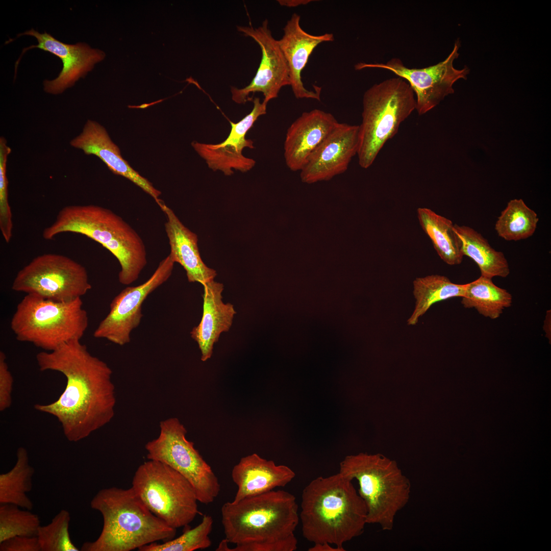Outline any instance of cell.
<instances>
[{"label":"cell","mask_w":551,"mask_h":551,"mask_svg":"<svg viewBox=\"0 0 551 551\" xmlns=\"http://www.w3.org/2000/svg\"><path fill=\"white\" fill-rule=\"evenodd\" d=\"M338 472L358 482L367 524L392 530L397 514L407 505L411 493L410 481L396 462L380 454L360 453L346 456Z\"/></svg>","instance_id":"8992f818"},{"label":"cell","mask_w":551,"mask_h":551,"mask_svg":"<svg viewBox=\"0 0 551 551\" xmlns=\"http://www.w3.org/2000/svg\"><path fill=\"white\" fill-rule=\"evenodd\" d=\"M238 32L254 39L261 49L262 58L257 72L251 82L246 87L238 88L232 87V100L239 104L250 101L249 95L256 92H262L263 102L267 104L277 98L281 89L290 85L289 73L285 58L278 40L272 36L265 19L258 28L250 24L247 26H237Z\"/></svg>","instance_id":"5bb4252c"},{"label":"cell","mask_w":551,"mask_h":551,"mask_svg":"<svg viewBox=\"0 0 551 551\" xmlns=\"http://www.w3.org/2000/svg\"><path fill=\"white\" fill-rule=\"evenodd\" d=\"M11 152L8 146L6 139L0 137V230L6 242L11 240L12 236L13 222L12 212L8 202L7 177V161Z\"/></svg>","instance_id":"d6a6232c"},{"label":"cell","mask_w":551,"mask_h":551,"mask_svg":"<svg viewBox=\"0 0 551 551\" xmlns=\"http://www.w3.org/2000/svg\"><path fill=\"white\" fill-rule=\"evenodd\" d=\"M300 18L296 13L292 15L284 27V34L278 42L288 65L290 86L294 96L297 99L320 101L321 88L315 86L314 91L306 89L301 73L316 46L324 42L334 41V37L332 33L314 35L307 33L300 27Z\"/></svg>","instance_id":"d6986e66"},{"label":"cell","mask_w":551,"mask_h":551,"mask_svg":"<svg viewBox=\"0 0 551 551\" xmlns=\"http://www.w3.org/2000/svg\"><path fill=\"white\" fill-rule=\"evenodd\" d=\"M90 506L101 513L103 528L98 538L84 542L80 550L130 551L176 536L177 529L154 514L132 487L102 489Z\"/></svg>","instance_id":"277c9868"},{"label":"cell","mask_w":551,"mask_h":551,"mask_svg":"<svg viewBox=\"0 0 551 551\" xmlns=\"http://www.w3.org/2000/svg\"><path fill=\"white\" fill-rule=\"evenodd\" d=\"M459 39L446 58L436 64L421 68H409L399 58H394L385 63H359L355 68H378L388 70L406 81L413 90L416 98V110L423 115L435 108L444 97L454 92V84L460 79L466 80L469 69H457L454 62L459 56Z\"/></svg>","instance_id":"7c38bea8"},{"label":"cell","mask_w":551,"mask_h":551,"mask_svg":"<svg viewBox=\"0 0 551 551\" xmlns=\"http://www.w3.org/2000/svg\"><path fill=\"white\" fill-rule=\"evenodd\" d=\"M88 323L81 298L55 301L26 294L16 307L10 328L17 340L51 352L81 340Z\"/></svg>","instance_id":"52a82bcc"},{"label":"cell","mask_w":551,"mask_h":551,"mask_svg":"<svg viewBox=\"0 0 551 551\" xmlns=\"http://www.w3.org/2000/svg\"><path fill=\"white\" fill-rule=\"evenodd\" d=\"M466 286V284H455L447 277L438 274L416 278L413 281L415 307L408 320V324H416L433 304L453 297H462Z\"/></svg>","instance_id":"83f0119b"},{"label":"cell","mask_w":551,"mask_h":551,"mask_svg":"<svg viewBox=\"0 0 551 551\" xmlns=\"http://www.w3.org/2000/svg\"><path fill=\"white\" fill-rule=\"evenodd\" d=\"M0 551H41L37 536H18L0 543Z\"/></svg>","instance_id":"e575fe53"},{"label":"cell","mask_w":551,"mask_h":551,"mask_svg":"<svg viewBox=\"0 0 551 551\" xmlns=\"http://www.w3.org/2000/svg\"><path fill=\"white\" fill-rule=\"evenodd\" d=\"M159 436L145 445L148 460L170 466L192 485L198 501L205 505L218 495L220 485L211 467L188 441L187 430L179 420L171 417L160 422Z\"/></svg>","instance_id":"30bf717a"},{"label":"cell","mask_w":551,"mask_h":551,"mask_svg":"<svg viewBox=\"0 0 551 551\" xmlns=\"http://www.w3.org/2000/svg\"><path fill=\"white\" fill-rule=\"evenodd\" d=\"M308 551H345L344 547H338L327 542L314 543Z\"/></svg>","instance_id":"d590c367"},{"label":"cell","mask_w":551,"mask_h":551,"mask_svg":"<svg viewBox=\"0 0 551 551\" xmlns=\"http://www.w3.org/2000/svg\"><path fill=\"white\" fill-rule=\"evenodd\" d=\"M65 232L85 235L109 251L119 263L118 280L123 285L136 281L147 264L146 247L140 236L109 209L93 205L64 207L54 222L44 229L42 236L50 240Z\"/></svg>","instance_id":"5b68a950"},{"label":"cell","mask_w":551,"mask_h":551,"mask_svg":"<svg viewBox=\"0 0 551 551\" xmlns=\"http://www.w3.org/2000/svg\"><path fill=\"white\" fill-rule=\"evenodd\" d=\"M39 516L18 506L0 504V543L18 536H36L40 526Z\"/></svg>","instance_id":"4dcf8cb0"},{"label":"cell","mask_w":551,"mask_h":551,"mask_svg":"<svg viewBox=\"0 0 551 551\" xmlns=\"http://www.w3.org/2000/svg\"><path fill=\"white\" fill-rule=\"evenodd\" d=\"M132 485L148 509L173 528L188 525L199 513L192 485L162 462L149 460L141 464Z\"/></svg>","instance_id":"9c48e42d"},{"label":"cell","mask_w":551,"mask_h":551,"mask_svg":"<svg viewBox=\"0 0 551 551\" xmlns=\"http://www.w3.org/2000/svg\"><path fill=\"white\" fill-rule=\"evenodd\" d=\"M550 312H549V314H548V313L546 314V317H545V321H544V331L546 332V334L547 335H548L547 337L548 338H549V335L550 336V334L549 333V323H550Z\"/></svg>","instance_id":"74e56055"},{"label":"cell","mask_w":551,"mask_h":551,"mask_svg":"<svg viewBox=\"0 0 551 551\" xmlns=\"http://www.w3.org/2000/svg\"><path fill=\"white\" fill-rule=\"evenodd\" d=\"M252 100L254 106L249 114L236 123L230 121V132L224 141L217 144L192 142L194 150L213 170L231 176L233 169L245 172L255 166L256 161L244 156L242 151L245 147L254 148L253 140L246 139L245 136L258 117L266 114L267 104L260 102L258 97Z\"/></svg>","instance_id":"9a60e30c"},{"label":"cell","mask_w":551,"mask_h":551,"mask_svg":"<svg viewBox=\"0 0 551 551\" xmlns=\"http://www.w3.org/2000/svg\"><path fill=\"white\" fill-rule=\"evenodd\" d=\"M539 218L522 199L510 200L501 212L495 224L499 237L507 241H518L532 236L536 231Z\"/></svg>","instance_id":"f1b7e54d"},{"label":"cell","mask_w":551,"mask_h":551,"mask_svg":"<svg viewBox=\"0 0 551 551\" xmlns=\"http://www.w3.org/2000/svg\"><path fill=\"white\" fill-rule=\"evenodd\" d=\"M39 369L62 373L64 390L54 402L36 404L35 410L55 417L70 442H78L108 424L115 414V388L112 371L75 340L36 355Z\"/></svg>","instance_id":"6da1fadb"},{"label":"cell","mask_w":551,"mask_h":551,"mask_svg":"<svg viewBox=\"0 0 551 551\" xmlns=\"http://www.w3.org/2000/svg\"><path fill=\"white\" fill-rule=\"evenodd\" d=\"M417 212L420 225L440 258L448 265L461 264L464 256L453 222L427 208H419Z\"/></svg>","instance_id":"d4e9b609"},{"label":"cell","mask_w":551,"mask_h":551,"mask_svg":"<svg viewBox=\"0 0 551 551\" xmlns=\"http://www.w3.org/2000/svg\"><path fill=\"white\" fill-rule=\"evenodd\" d=\"M298 508L294 495L283 490L223 504L224 539L235 545L228 546L226 551H295Z\"/></svg>","instance_id":"7a4b0ae2"},{"label":"cell","mask_w":551,"mask_h":551,"mask_svg":"<svg viewBox=\"0 0 551 551\" xmlns=\"http://www.w3.org/2000/svg\"><path fill=\"white\" fill-rule=\"evenodd\" d=\"M91 287L84 266L54 253L35 257L17 272L12 285L15 291L55 301L81 298Z\"/></svg>","instance_id":"8fae6325"},{"label":"cell","mask_w":551,"mask_h":551,"mask_svg":"<svg viewBox=\"0 0 551 551\" xmlns=\"http://www.w3.org/2000/svg\"><path fill=\"white\" fill-rule=\"evenodd\" d=\"M358 146L359 125L338 122L300 170L302 181H328L344 172Z\"/></svg>","instance_id":"e0dca14e"},{"label":"cell","mask_w":551,"mask_h":551,"mask_svg":"<svg viewBox=\"0 0 551 551\" xmlns=\"http://www.w3.org/2000/svg\"><path fill=\"white\" fill-rule=\"evenodd\" d=\"M362 105L357 156L359 165L366 169L416 110V98L406 81L392 78L368 88L363 95Z\"/></svg>","instance_id":"ba28073f"},{"label":"cell","mask_w":551,"mask_h":551,"mask_svg":"<svg viewBox=\"0 0 551 551\" xmlns=\"http://www.w3.org/2000/svg\"><path fill=\"white\" fill-rule=\"evenodd\" d=\"M454 230L461 243L463 255L477 264L481 276L490 279L508 276L510 270L505 255L493 248L480 233L468 226L457 224H454Z\"/></svg>","instance_id":"cb8c5ba5"},{"label":"cell","mask_w":551,"mask_h":551,"mask_svg":"<svg viewBox=\"0 0 551 551\" xmlns=\"http://www.w3.org/2000/svg\"><path fill=\"white\" fill-rule=\"evenodd\" d=\"M299 516L308 541L341 547L361 535L367 524L364 502L352 481L339 472L317 477L304 488Z\"/></svg>","instance_id":"3957f363"},{"label":"cell","mask_w":551,"mask_h":551,"mask_svg":"<svg viewBox=\"0 0 551 551\" xmlns=\"http://www.w3.org/2000/svg\"><path fill=\"white\" fill-rule=\"evenodd\" d=\"M174 263L168 255L147 281L137 286L127 287L117 295L110 304L109 312L95 330L94 337L119 345L129 343L131 332L139 325L142 317L144 300L170 278Z\"/></svg>","instance_id":"4fadbf2b"},{"label":"cell","mask_w":551,"mask_h":551,"mask_svg":"<svg viewBox=\"0 0 551 551\" xmlns=\"http://www.w3.org/2000/svg\"><path fill=\"white\" fill-rule=\"evenodd\" d=\"M213 519L209 515H204L201 522L194 528L185 529L176 538L159 544L153 542L138 549L139 551H193L203 549L211 545L209 537L213 528Z\"/></svg>","instance_id":"f546056e"},{"label":"cell","mask_w":551,"mask_h":551,"mask_svg":"<svg viewBox=\"0 0 551 551\" xmlns=\"http://www.w3.org/2000/svg\"><path fill=\"white\" fill-rule=\"evenodd\" d=\"M22 35L34 36L37 39L38 44L32 45L22 50L21 56L15 64V74L22 55L25 52L33 48H38L49 52L59 58L62 62L63 68L58 77L54 80H45L43 82L44 90L48 93L60 94L67 88L72 87L80 78H84L93 68L95 63L103 60L105 57L103 51L91 48L85 43L66 44L45 32L41 34L32 29L18 34L17 37Z\"/></svg>","instance_id":"2e32d148"},{"label":"cell","mask_w":551,"mask_h":551,"mask_svg":"<svg viewBox=\"0 0 551 551\" xmlns=\"http://www.w3.org/2000/svg\"><path fill=\"white\" fill-rule=\"evenodd\" d=\"M203 286L202 317L190 332V335L198 345L201 360L206 361L211 357L214 344L220 334L229 331L236 312L233 305L222 301V284L212 280Z\"/></svg>","instance_id":"603a6c76"},{"label":"cell","mask_w":551,"mask_h":551,"mask_svg":"<svg viewBox=\"0 0 551 551\" xmlns=\"http://www.w3.org/2000/svg\"><path fill=\"white\" fill-rule=\"evenodd\" d=\"M295 477L294 471L284 465L253 454L242 458L231 471L232 481L237 486L233 501L265 493L289 484Z\"/></svg>","instance_id":"44dd1931"},{"label":"cell","mask_w":551,"mask_h":551,"mask_svg":"<svg viewBox=\"0 0 551 551\" xmlns=\"http://www.w3.org/2000/svg\"><path fill=\"white\" fill-rule=\"evenodd\" d=\"M156 203L167 218L164 226L170 248L169 255L184 268L188 281L204 285L214 280L216 271L203 261L196 234L186 227L163 201L159 199Z\"/></svg>","instance_id":"7402d4cb"},{"label":"cell","mask_w":551,"mask_h":551,"mask_svg":"<svg viewBox=\"0 0 551 551\" xmlns=\"http://www.w3.org/2000/svg\"><path fill=\"white\" fill-rule=\"evenodd\" d=\"M461 298L464 307L474 308L481 315L492 319L498 318L512 304L510 293L495 285L492 279L481 276L466 284Z\"/></svg>","instance_id":"4316f807"},{"label":"cell","mask_w":551,"mask_h":551,"mask_svg":"<svg viewBox=\"0 0 551 551\" xmlns=\"http://www.w3.org/2000/svg\"><path fill=\"white\" fill-rule=\"evenodd\" d=\"M71 146L81 149L86 155L98 157L114 174L132 181L158 201L161 192L148 180L132 168L123 159L119 148L113 143L106 130L98 122L88 120L82 132L70 141Z\"/></svg>","instance_id":"ffe728a7"},{"label":"cell","mask_w":551,"mask_h":551,"mask_svg":"<svg viewBox=\"0 0 551 551\" xmlns=\"http://www.w3.org/2000/svg\"><path fill=\"white\" fill-rule=\"evenodd\" d=\"M338 123L332 114L321 110L303 113L286 135L284 158L287 167L292 171H300Z\"/></svg>","instance_id":"ac0fdd59"},{"label":"cell","mask_w":551,"mask_h":551,"mask_svg":"<svg viewBox=\"0 0 551 551\" xmlns=\"http://www.w3.org/2000/svg\"><path fill=\"white\" fill-rule=\"evenodd\" d=\"M70 515L61 510L47 525L38 528L37 537L41 551H79L69 532Z\"/></svg>","instance_id":"1f68e13d"},{"label":"cell","mask_w":551,"mask_h":551,"mask_svg":"<svg viewBox=\"0 0 551 551\" xmlns=\"http://www.w3.org/2000/svg\"><path fill=\"white\" fill-rule=\"evenodd\" d=\"M4 353L0 352V411L9 408L12 403L13 378L6 361Z\"/></svg>","instance_id":"836d02e7"},{"label":"cell","mask_w":551,"mask_h":551,"mask_svg":"<svg viewBox=\"0 0 551 551\" xmlns=\"http://www.w3.org/2000/svg\"><path fill=\"white\" fill-rule=\"evenodd\" d=\"M34 473V468L29 463L27 450L19 447L13 468L0 474V504H13L32 510L33 504L27 494L32 489Z\"/></svg>","instance_id":"484cf974"},{"label":"cell","mask_w":551,"mask_h":551,"mask_svg":"<svg viewBox=\"0 0 551 551\" xmlns=\"http://www.w3.org/2000/svg\"><path fill=\"white\" fill-rule=\"evenodd\" d=\"M278 3L282 6L286 7H296L302 5H305L311 2V1L307 0H282L278 1Z\"/></svg>","instance_id":"8d00e7d4"}]
</instances>
